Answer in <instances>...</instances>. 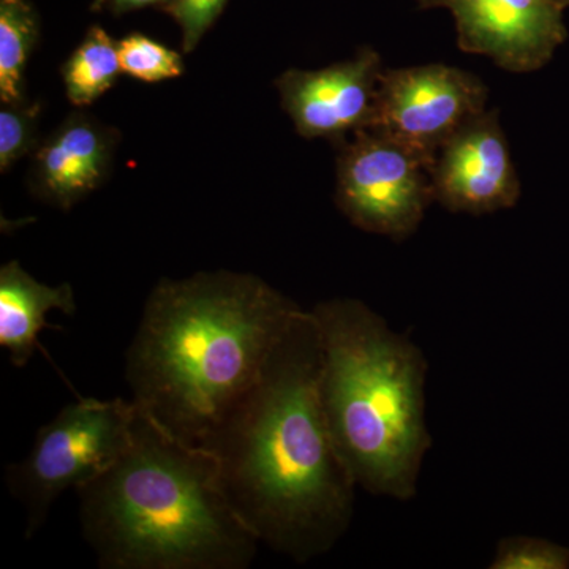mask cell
<instances>
[{
	"instance_id": "obj_14",
	"label": "cell",
	"mask_w": 569,
	"mask_h": 569,
	"mask_svg": "<svg viewBox=\"0 0 569 569\" xmlns=\"http://www.w3.org/2000/svg\"><path fill=\"white\" fill-rule=\"evenodd\" d=\"M39 14L29 0H0V100L26 102V69L37 40Z\"/></svg>"
},
{
	"instance_id": "obj_12",
	"label": "cell",
	"mask_w": 569,
	"mask_h": 569,
	"mask_svg": "<svg viewBox=\"0 0 569 569\" xmlns=\"http://www.w3.org/2000/svg\"><path fill=\"white\" fill-rule=\"evenodd\" d=\"M52 310L73 316L77 312L73 287L41 283L22 268L20 261L11 260L0 268V347L9 351L11 365L24 367L31 361L47 316Z\"/></svg>"
},
{
	"instance_id": "obj_15",
	"label": "cell",
	"mask_w": 569,
	"mask_h": 569,
	"mask_svg": "<svg viewBox=\"0 0 569 569\" xmlns=\"http://www.w3.org/2000/svg\"><path fill=\"white\" fill-rule=\"evenodd\" d=\"M119 59L122 73L142 82L174 80L186 71L181 52L142 33H130L119 40Z\"/></svg>"
},
{
	"instance_id": "obj_6",
	"label": "cell",
	"mask_w": 569,
	"mask_h": 569,
	"mask_svg": "<svg viewBox=\"0 0 569 569\" xmlns=\"http://www.w3.org/2000/svg\"><path fill=\"white\" fill-rule=\"evenodd\" d=\"M336 204L359 230L403 241L433 200L432 157L362 129L339 144Z\"/></svg>"
},
{
	"instance_id": "obj_1",
	"label": "cell",
	"mask_w": 569,
	"mask_h": 569,
	"mask_svg": "<svg viewBox=\"0 0 569 569\" xmlns=\"http://www.w3.org/2000/svg\"><path fill=\"white\" fill-rule=\"evenodd\" d=\"M323 346L299 309L209 445L231 503L258 539L298 563L335 548L353 519L355 478L321 402Z\"/></svg>"
},
{
	"instance_id": "obj_11",
	"label": "cell",
	"mask_w": 569,
	"mask_h": 569,
	"mask_svg": "<svg viewBox=\"0 0 569 569\" xmlns=\"http://www.w3.org/2000/svg\"><path fill=\"white\" fill-rule=\"evenodd\" d=\"M118 142L114 129L73 112L33 152V194L69 211L107 181Z\"/></svg>"
},
{
	"instance_id": "obj_13",
	"label": "cell",
	"mask_w": 569,
	"mask_h": 569,
	"mask_svg": "<svg viewBox=\"0 0 569 569\" xmlns=\"http://www.w3.org/2000/svg\"><path fill=\"white\" fill-rule=\"evenodd\" d=\"M121 73L119 40L112 39L102 26L89 29L61 69L67 99L78 108L97 102Z\"/></svg>"
},
{
	"instance_id": "obj_10",
	"label": "cell",
	"mask_w": 569,
	"mask_h": 569,
	"mask_svg": "<svg viewBox=\"0 0 569 569\" xmlns=\"http://www.w3.org/2000/svg\"><path fill=\"white\" fill-rule=\"evenodd\" d=\"M433 200L451 212L485 216L515 208L520 181L498 111L471 119L436 153Z\"/></svg>"
},
{
	"instance_id": "obj_4",
	"label": "cell",
	"mask_w": 569,
	"mask_h": 569,
	"mask_svg": "<svg viewBox=\"0 0 569 569\" xmlns=\"http://www.w3.org/2000/svg\"><path fill=\"white\" fill-rule=\"evenodd\" d=\"M312 313L323 346L321 402L337 451L358 488L411 500L432 447L425 353L359 299H328Z\"/></svg>"
},
{
	"instance_id": "obj_9",
	"label": "cell",
	"mask_w": 569,
	"mask_h": 569,
	"mask_svg": "<svg viewBox=\"0 0 569 569\" xmlns=\"http://www.w3.org/2000/svg\"><path fill=\"white\" fill-rule=\"evenodd\" d=\"M383 62L372 48L318 70L290 69L274 86L282 108L307 140L342 144L372 122Z\"/></svg>"
},
{
	"instance_id": "obj_16",
	"label": "cell",
	"mask_w": 569,
	"mask_h": 569,
	"mask_svg": "<svg viewBox=\"0 0 569 569\" xmlns=\"http://www.w3.org/2000/svg\"><path fill=\"white\" fill-rule=\"evenodd\" d=\"M490 569H568L569 549L549 539L507 537L497 545Z\"/></svg>"
},
{
	"instance_id": "obj_17",
	"label": "cell",
	"mask_w": 569,
	"mask_h": 569,
	"mask_svg": "<svg viewBox=\"0 0 569 569\" xmlns=\"http://www.w3.org/2000/svg\"><path fill=\"white\" fill-rule=\"evenodd\" d=\"M41 103H2L0 110V171L37 149Z\"/></svg>"
},
{
	"instance_id": "obj_7",
	"label": "cell",
	"mask_w": 569,
	"mask_h": 569,
	"mask_svg": "<svg viewBox=\"0 0 569 569\" xmlns=\"http://www.w3.org/2000/svg\"><path fill=\"white\" fill-rule=\"evenodd\" d=\"M488 99L481 78L447 63L383 69L369 129L436 159L460 127L488 110Z\"/></svg>"
},
{
	"instance_id": "obj_5",
	"label": "cell",
	"mask_w": 569,
	"mask_h": 569,
	"mask_svg": "<svg viewBox=\"0 0 569 569\" xmlns=\"http://www.w3.org/2000/svg\"><path fill=\"white\" fill-rule=\"evenodd\" d=\"M133 400L78 397L41 426L28 458L6 467V485L26 509V539L47 522L66 490L81 489L107 473L130 448Z\"/></svg>"
},
{
	"instance_id": "obj_2",
	"label": "cell",
	"mask_w": 569,
	"mask_h": 569,
	"mask_svg": "<svg viewBox=\"0 0 569 569\" xmlns=\"http://www.w3.org/2000/svg\"><path fill=\"white\" fill-rule=\"evenodd\" d=\"M299 309L247 272L160 280L127 351L133 402L173 436L208 448Z\"/></svg>"
},
{
	"instance_id": "obj_3",
	"label": "cell",
	"mask_w": 569,
	"mask_h": 569,
	"mask_svg": "<svg viewBox=\"0 0 569 569\" xmlns=\"http://www.w3.org/2000/svg\"><path fill=\"white\" fill-rule=\"evenodd\" d=\"M77 492L100 568L246 569L257 553L260 539L231 503L216 452L138 406L126 455Z\"/></svg>"
},
{
	"instance_id": "obj_18",
	"label": "cell",
	"mask_w": 569,
	"mask_h": 569,
	"mask_svg": "<svg viewBox=\"0 0 569 569\" xmlns=\"http://www.w3.org/2000/svg\"><path fill=\"white\" fill-rule=\"evenodd\" d=\"M174 0H93V10H110L114 14L129 13V11L160 7L168 11L173 7Z\"/></svg>"
},
{
	"instance_id": "obj_19",
	"label": "cell",
	"mask_w": 569,
	"mask_h": 569,
	"mask_svg": "<svg viewBox=\"0 0 569 569\" xmlns=\"http://www.w3.org/2000/svg\"><path fill=\"white\" fill-rule=\"evenodd\" d=\"M557 3L561 7V9H568L569 7V0H556Z\"/></svg>"
},
{
	"instance_id": "obj_8",
	"label": "cell",
	"mask_w": 569,
	"mask_h": 569,
	"mask_svg": "<svg viewBox=\"0 0 569 569\" xmlns=\"http://www.w3.org/2000/svg\"><path fill=\"white\" fill-rule=\"evenodd\" d=\"M422 9L452 14L460 50L486 56L500 69L530 73L550 62L567 41L556 0H418Z\"/></svg>"
}]
</instances>
